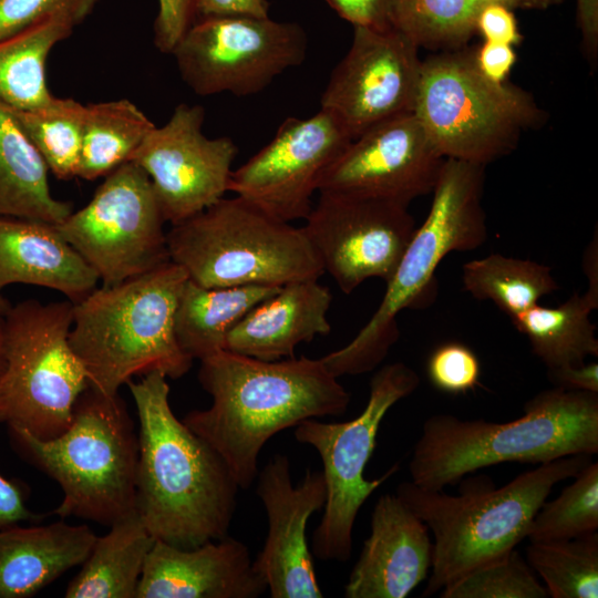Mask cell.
I'll return each mask as SVG.
<instances>
[{"label":"cell","mask_w":598,"mask_h":598,"mask_svg":"<svg viewBox=\"0 0 598 598\" xmlns=\"http://www.w3.org/2000/svg\"><path fill=\"white\" fill-rule=\"evenodd\" d=\"M198 381L212 405L183 422L221 456L240 489L254 484L260 451L274 435L305 420L341 415L350 403L321 358L264 361L223 350L200 360Z\"/></svg>","instance_id":"obj_1"},{"label":"cell","mask_w":598,"mask_h":598,"mask_svg":"<svg viewBox=\"0 0 598 598\" xmlns=\"http://www.w3.org/2000/svg\"><path fill=\"white\" fill-rule=\"evenodd\" d=\"M25 499L21 484L0 474V528L42 518L27 507Z\"/></svg>","instance_id":"obj_42"},{"label":"cell","mask_w":598,"mask_h":598,"mask_svg":"<svg viewBox=\"0 0 598 598\" xmlns=\"http://www.w3.org/2000/svg\"><path fill=\"white\" fill-rule=\"evenodd\" d=\"M462 281L475 299L491 300L511 319L559 287L549 266L501 254L467 261Z\"/></svg>","instance_id":"obj_31"},{"label":"cell","mask_w":598,"mask_h":598,"mask_svg":"<svg viewBox=\"0 0 598 598\" xmlns=\"http://www.w3.org/2000/svg\"><path fill=\"white\" fill-rule=\"evenodd\" d=\"M1 317L0 316V373L4 367V354H3V342H2V327H1Z\"/></svg>","instance_id":"obj_49"},{"label":"cell","mask_w":598,"mask_h":598,"mask_svg":"<svg viewBox=\"0 0 598 598\" xmlns=\"http://www.w3.org/2000/svg\"><path fill=\"white\" fill-rule=\"evenodd\" d=\"M426 373L435 389L450 394H461L480 384L481 363L471 348L450 341L432 351L427 359Z\"/></svg>","instance_id":"obj_38"},{"label":"cell","mask_w":598,"mask_h":598,"mask_svg":"<svg viewBox=\"0 0 598 598\" xmlns=\"http://www.w3.org/2000/svg\"><path fill=\"white\" fill-rule=\"evenodd\" d=\"M165 218L147 174L126 162L90 202L55 225L103 286L146 274L169 259Z\"/></svg>","instance_id":"obj_12"},{"label":"cell","mask_w":598,"mask_h":598,"mask_svg":"<svg viewBox=\"0 0 598 598\" xmlns=\"http://www.w3.org/2000/svg\"><path fill=\"white\" fill-rule=\"evenodd\" d=\"M371 532L344 586L346 598H404L429 574L430 530L396 494H384L371 515Z\"/></svg>","instance_id":"obj_21"},{"label":"cell","mask_w":598,"mask_h":598,"mask_svg":"<svg viewBox=\"0 0 598 598\" xmlns=\"http://www.w3.org/2000/svg\"><path fill=\"white\" fill-rule=\"evenodd\" d=\"M72 321L73 302L68 299H27L1 317L0 423L41 440L69 427L75 402L90 385L69 341Z\"/></svg>","instance_id":"obj_10"},{"label":"cell","mask_w":598,"mask_h":598,"mask_svg":"<svg viewBox=\"0 0 598 598\" xmlns=\"http://www.w3.org/2000/svg\"><path fill=\"white\" fill-rule=\"evenodd\" d=\"M352 140L322 109L310 117H288L267 145L233 169L228 192L280 220L305 219L320 176Z\"/></svg>","instance_id":"obj_15"},{"label":"cell","mask_w":598,"mask_h":598,"mask_svg":"<svg viewBox=\"0 0 598 598\" xmlns=\"http://www.w3.org/2000/svg\"><path fill=\"white\" fill-rule=\"evenodd\" d=\"M9 109L49 172L62 181L78 177L85 104L53 96L49 103L32 110Z\"/></svg>","instance_id":"obj_33"},{"label":"cell","mask_w":598,"mask_h":598,"mask_svg":"<svg viewBox=\"0 0 598 598\" xmlns=\"http://www.w3.org/2000/svg\"><path fill=\"white\" fill-rule=\"evenodd\" d=\"M48 175L44 159L10 109L0 103V217L62 223L72 205L52 195Z\"/></svg>","instance_id":"obj_25"},{"label":"cell","mask_w":598,"mask_h":598,"mask_svg":"<svg viewBox=\"0 0 598 598\" xmlns=\"http://www.w3.org/2000/svg\"><path fill=\"white\" fill-rule=\"evenodd\" d=\"M476 29L488 42L514 45L522 38L513 12L498 2H488L483 7L477 18Z\"/></svg>","instance_id":"obj_41"},{"label":"cell","mask_w":598,"mask_h":598,"mask_svg":"<svg viewBox=\"0 0 598 598\" xmlns=\"http://www.w3.org/2000/svg\"><path fill=\"white\" fill-rule=\"evenodd\" d=\"M353 30L351 45L333 69L320 104L355 138L414 113L422 60L419 48L395 28Z\"/></svg>","instance_id":"obj_16"},{"label":"cell","mask_w":598,"mask_h":598,"mask_svg":"<svg viewBox=\"0 0 598 598\" xmlns=\"http://www.w3.org/2000/svg\"><path fill=\"white\" fill-rule=\"evenodd\" d=\"M414 114L444 158L484 166L546 121L529 92L488 79L468 47L422 60Z\"/></svg>","instance_id":"obj_9"},{"label":"cell","mask_w":598,"mask_h":598,"mask_svg":"<svg viewBox=\"0 0 598 598\" xmlns=\"http://www.w3.org/2000/svg\"><path fill=\"white\" fill-rule=\"evenodd\" d=\"M597 308L598 301L575 292L557 307L536 305L512 321L547 369L580 365L598 355L596 326L589 319Z\"/></svg>","instance_id":"obj_28"},{"label":"cell","mask_w":598,"mask_h":598,"mask_svg":"<svg viewBox=\"0 0 598 598\" xmlns=\"http://www.w3.org/2000/svg\"><path fill=\"white\" fill-rule=\"evenodd\" d=\"M205 110L178 104L155 126L130 162L150 177L166 223H181L225 197L238 147L203 132Z\"/></svg>","instance_id":"obj_17"},{"label":"cell","mask_w":598,"mask_h":598,"mask_svg":"<svg viewBox=\"0 0 598 598\" xmlns=\"http://www.w3.org/2000/svg\"><path fill=\"white\" fill-rule=\"evenodd\" d=\"M124 400L89 385L78 398L71 424L41 440L8 426L16 450L54 480L61 518L76 517L103 526L136 513L138 433Z\"/></svg>","instance_id":"obj_6"},{"label":"cell","mask_w":598,"mask_h":598,"mask_svg":"<svg viewBox=\"0 0 598 598\" xmlns=\"http://www.w3.org/2000/svg\"><path fill=\"white\" fill-rule=\"evenodd\" d=\"M269 6L268 0H194L196 19L226 16L268 17Z\"/></svg>","instance_id":"obj_43"},{"label":"cell","mask_w":598,"mask_h":598,"mask_svg":"<svg viewBox=\"0 0 598 598\" xmlns=\"http://www.w3.org/2000/svg\"><path fill=\"white\" fill-rule=\"evenodd\" d=\"M169 259L199 286H276L324 272L301 227L223 197L166 231Z\"/></svg>","instance_id":"obj_8"},{"label":"cell","mask_w":598,"mask_h":598,"mask_svg":"<svg viewBox=\"0 0 598 598\" xmlns=\"http://www.w3.org/2000/svg\"><path fill=\"white\" fill-rule=\"evenodd\" d=\"M97 281L95 271L55 225L0 217V295L10 285H33L59 291L76 303Z\"/></svg>","instance_id":"obj_23"},{"label":"cell","mask_w":598,"mask_h":598,"mask_svg":"<svg viewBox=\"0 0 598 598\" xmlns=\"http://www.w3.org/2000/svg\"><path fill=\"white\" fill-rule=\"evenodd\" d=\"M186 271L172 260L141 276L95 288L73 303L71 348L91 386L116 394L133 378L179 379L193 364L175 333Z\"/></svg>","instance_id":"obj_4"},{"label":"cell","mask_w":598,"mask_h":598,"mask_svg":"<svg viewBox=\"0 0 598 598\" xmlns=\"http://www.w3.org/2000/svg\"><path fill=\"white\" fill-rule=\"evenodd\" d=\"M10 306L11 303L2 295H0V316H3Z\"/></svg>","instance_id":"obj_51"},{"label":"cell","mask_w":598,"mask_h":598,"mask_svg":"<svg viewBox=\"0 0 598 598\" xmlns=\"http://www.w3.org/2000/svg\"><path fill=\"white\" fill-rule=\"evenodd\" d=\"M547 378L554 386L598 393L597 362L547 369Z\"/></svg>","instance_id":"obj_44"},{"label":"cell","mask_w":598,"mask_h":598,"mask_svg":"<svg viewBox=\"0 0 598 598\" xmlns=\"http://www.w3.org/2000/svg\"><path fill=\"white\" fill-rule=\"evenodd\" d=\"M85 524L0 528V598H28L81 566L96 539Z\"/></svg>","instance_id":"obj_24"},{"label":"cell","mask_w":598,"mask_h":598,"mask_svg":"<svg viewBox=\"0 0 598 598\" xmlns=\"http://www.w3.org/2000/svg\"><path fill=\"white\" fill-rule=\"evenodd\" d=\"M444 157L414 113L353 138L323 171L319 192L391 199L409 205L433 192Z\"/></svg>","instance_id":"obj_18"},{"label":"cell","mask_w":598,"mask_h":598,"mask_svg":"<svg viewBox=\"0 0 598 598\" xmlns=\"http://www.w3.org/2000/svg\"><path fill=\"white\" fill-rule=\"evenodd\" d=\"M526 560L553 598L598 597V533L530 543Z\"/></svg>","instance_id":"obj_34"},{"label":"cell","mask_w":598,"mask_h":598,"mask_svg":"<svg viewBox=\"0 0 598 598\" xmlns=\"http://www.w3.org/2000/svg\"><path fill=\"white\" fill-rule=\"evenodd\" d=\"M155 539L135 513L96 537L66 598H136L146 557Z\"/></svg>","instance_id":"obj_27"},{"label":"cell","mask_w":598,"mask_h":598,"mask_svg":"<svg viewBox=\"0 0 598 598\" xmlns=\"http://www.w3.org/2000/svg\"><path fill=\"white\" fill-rule=\"evenodd\" d=\"M516 55L513 45L485 41L476 50V62L480 70L491 80L496 82L505 81Z\"/></svg>","instance_id":"obj_45"},{"label":"cell","mask_w":598,"mask_h":598,"mask_svg":"<svg viewBox=\"0 0 598 598\" xmlns=\"http://www.w3.org/2000/svg\"><path fill=\"white\" fill-rule=\"evenodd\" d=\"M488 0H393V27L419 49L442 52L467 47Z\"/></svg>","instance_id":"obj_32"},{"label":"cell","mask_w":598,"mask_h":598,"mask_svg":"<svg viewBox=\"0 0 598 598\" xmlns=\"http://www.w3.org/2000/svg\"><path fill=\"white\" fill-rule=\"evenodd\" d=\"M558 497L544 502L528 527L530 543L567 540L598 528V463L590 462Z\"/></svg>","instance_id":"obj_35"},{"label":"cell","mask_w":598,"mask_h":598,"mask_svg":"<svg viewBox=\"0 0 598 598\" xmlns=\"http://www.w3.org/2000/svg\"><path fill=\"white\" fill-rule=\"evenodd\" d=\"M420 384L417 373L403 362L383 365L370 381L365 408L346 422L309 419L295 426L299 443L312 446L320 455L327 498L320 524L312 534V556L323 561H347L352 551V532L358 513L368 497L398 470L395 464L383 475H363L377 442L381 422L400 400Z\"/></svg>","instance_id":"obj_11"},{"label":"cell","mask_w":598,"mask_h":598,"mask_svg":"<svg viewBox=\"0 0 598 598\" xmlns=\"http://www.w3.org/2000/svg\"><path fill=\"white\" fill-rule=\"evenodd\" d=\"M256 493L268 519L265 544L254 566L267 584L271 598H321L307 525L327 498L322 471L307 468L293 485L290 461L276 454L257 474Z\"/></svg>","instance_id":"obj_19"},{"label":"cell","mask_w":598,"mask_h":598,"mask_svg":"<svg viewBox=\"0 0 598 598\" xmlns=\"http://www.w3.org/2000/svg\"><path fill=\"white\" fill-rule=\"evenodd\" d=\"M597 235H595V238L590 241V244L587 246L585 254H584V272L586 274L588 280H589V287L587 290V295L592 298L594 300L598 301V247H597Z\"/></svg>","instance_id":"obj_47"},{"label":"cell","mask_w":598,"mask_h":598,"mask_svg":"<svg viewBox=\"0 0 598 598\" xmlns=\"http://www.w3.org/2000/svg\"><path fill=\"white\" fill-rule=\"evenodd\" d=\"M565 0H518L516 9L544 10L563 3Z\"/></svg>","instance_id":"obj_48"},{"label":"cell","mask_w":598,"mask_h":598,"mask_svg":"<svg viewBox=\"0 0 598 598\" xmlns=\"http://www.w3.org/2000/svg\"><path fill=\"white\" fill-rule=\"evenodd\" d=\"M162 372L131 380L138 417L135 511L155 540L193 548L228 535L239 486L221 456L173 412Z\"/></svg>","instance_id":"obj_2"},{"label":"cell","mask_w":598,"mask_h":598,"mask_svg":"<svg viewBox=\"0 0 598 598\" xmlns=\"http://www.w3.org/2000/svg\"><path fill=\"white\" fill-rule=\"evenodd\" d=\"M598 453V393L554 386L528 400L511 422L462 420L440 413L427 417L409 464L411 482L444 489L486 466L544 464Z\"/></svg>","instance_id":"obj_3"},{"label":"cell","mask_w":598,"mask_h":598,"mask_svg":"<svg viewBox=\"0 0 598 598\" xmlns=\"http://www.w3.org/2000/svg\"><path fill=\"white\" fill-rule=\"evenodd\" d=\"M307 50V34L296 22L226 16L195 19L171 54L195 94L247 96L300 65Z\"/></svg>","instance_id":"obj_13"},{"label":"cell","mask_w":598,"mask_h":598,"mask_svg":"<svg viewBox=\"0 0 598 598\" xmlns=\"http://www.w3.org/2000/svg\"><path fill=\"white\" fill-rule=\"evenodd\" d=\"M484 179V165L444 158L429 214L386 282L378 309L348 344L321 358L331 374L340 378L377 369L400 337L398 315L422 300L443 258L485 243Z\"/></svg>","instance_id":"obj_7"},{"label":"cell","mask_w":598,"mask_h":598,"mask_svg":"<svg viewBox=\"0 0 598 598\" xmlns=\"http://www.w3.org/2000/svg\"><path fill=\"white\" fill-rule=\"evenodd\" d=\"M590 462L587 454L560 457L502 487H495L487 476L462 478L458 495L422 488L411 481L401 483L395 494L434 536L431 576L422 596L439 592L514 549L527 537L533 517L553 487Z\"/></svg>","instance_id":"obj_5"},{"label":"cell","mask_w":598,"mask_h":598,"mask_svg":"<svg viewBox=\"0 0 598 598\" xmlns=\"http://www.w3.org/2000/svg\"><path fill=\"white\" fill-rule=\"evenodd\" d=\"M301 227L323 272L349 295L370 278L388 282L414 231L409 205L319 192Z\"/></svg>","instance_id":"obj_14"},{"label":"cell","mask_w":598,"mask_h":598,"mask_svg":"<svg viewBox=\"0 0 598 598\" xmlns=\"http://www.w3.org/2000/svg\"><path fill=\"white\" fill-rule=\"evenodd\" d=\"M154 127L127 99L85 104L78 177L94 181L130 162Z\"/></svg>","instance_id":"obj_30"},{"label":"cell","mask_w":598,"mask_h":598,"mask_svg":"<svg viewBox=\"0 0 598 598\" xmlns=\"http://www.w3.org/2000/svg\"><path fill=\"white\" fill-rule=\"evenodd\" d=\"M488 1L502 3L506 6L507 8H509L511 10L516 9L517 2H518V0H488Z\"/></svg>","instance_id":"obj_50"},{"label":"cell","mask_w":598,"mask_h":598,"mask_svg":"<svg viewBox=\"0 0 598 598\" xmlns=\"http://www.w3.org/2000/svg\"><path fill=\"white\" fill-rule=\"evenodd\" d=\"M100 0H0V39L44 19L61 18L73 27L82 23Z\"/></svg>","instance_id":"obj_37"},{"label":"cell","mask_w":598,"mask_h":598,"mask_svg":"<svg viewBox=\"0 0 598 598\" xmlns=\"http://www.w3.org/2000/svg\"><path fill=\"white\" fill-rule=\"evenodd\" d=\"M576 22L585 59L594 71L598 60V0H576Z\"/></svg>","instance_id":"obj_46"},{"label":"cell","mask_w":598,"mask_h":598,"mask_svg":"<svg viewBox=\"0 0 598 598\" xmlns=\"http://www.w3.org/2000/svg\"><path fill=\"white\" fill-rule=\"evenodd\" d=\"M194 0H158L154 20V44L163 53H172L195 21Z\"/></svg>","instance_id":"obj_39"},{"label":"cell","mask_w":598,"mask_h":598,"mask_svg":"<svg viewBox=\"0 0 598 598\" xmlns=\"http://www.w3.org/2000/svg\"><path fill=\"white\" fill-rule=\"evenodd\" d=\"M279 288L259 285L207 288L187 279L175 315V333L182 350L199 361L225 350L230 330Z\"/></svg>","instance_id":"obj_26"},{"label":"cell","mask_w":598,"mask_h":598,"mask_svg":"<svg viewBox=\"0 0 598 598\" xmlns=\"http://www.w3.org/2000/svg\"><path fill=\"white\" fill-rule=\"evenodd\" d=\"M331 301L318 279L286 283L230 330L225 350L264 361L292 358L298 344L330 333Z\"/></svg>","instance_id":"obj_22"},{"label":"cell","mask_w":598,"mask_h":598,"mask_svg":"<svg viewBox=\"0 0 598 598\" xmlns=\"http://www.w3.org/2000/svg\"><path fill=\"white\" fill-rule=\"evenodd\" d=\"M266 591L248 547L226 535L193 548L155 540L136 598H257Z\"/></svg>","instance_id":"obj_20"},{"label":"cell","mask_w":598,"mask_h":598,"mask_svg":"<svg viewBox=\"0 0 598 598\" xmlns=\"http://www.w3.org/2000/svg\"><path fill=\"white\" fill-rule=\"evenodd\" d=\"M442 598H545L548 597L527 560L515 548L506 555L450 582Z\"/></svg>","instance_id":"obj_36"},{"label":"cell","mask_w":598,"mask_h":598,"mask_svg":"<svg viewBox=\"0 0 598 598\" xmlns=\"http://www.w3.org/2000/svg\"><path fill=\"white\" fill-rule=\"evenodd\" d=\"M73 29L66 20L53 17L0 39V103L32 110L53 99L45 79L47 60Z\"/></svg>","instance_id":"obj_29"},{"label":"cell","mask_w":598,"mask_h":598,"mask_svg":"<svg viewBox=\"0 0 598 598\" xmlns=\"http://www.w3.org/2000/svg\"><path fill=\"white\" fill-rule=\"evenodd\" d=\"M353 27L384 30L394 28L393 0H324Z\"/></svg>","instance_id":"obj_40"}]
</instances>
